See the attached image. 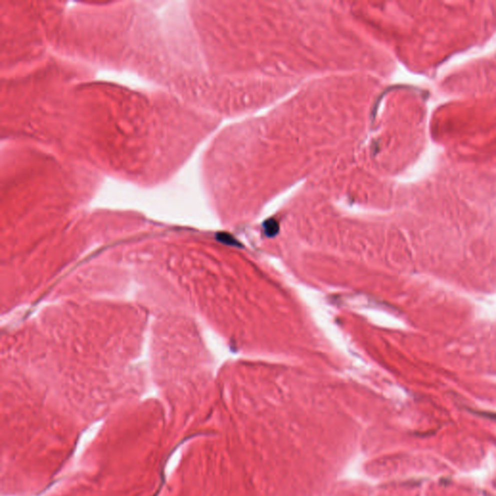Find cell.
<instances>
[{
    "label": "cell",
    "mask_w": 496,
    "mask_h": 496,
    "mask_svg": "<svg viewBox=\"0 0 496 496\" xmlns=\"http://www.w3.org/2000/svg\"><path fill=\"white\" fill-rule=\"evenodd\" d=\"M218 240L224 242L226 244H230V245H240L241 244L239 241H236L231 235L224 234V233L218 235Z\"/></svg>",
    "instance_id": "obj_2"
},
{
    "label": "cell",
    "mask_w": 496,
    "mask_h": 496,
    "mask_svg": "<svg viewBox=\"0 0 496 496\" xmlns=\"http://www.w3.org/2000/svg\"><path fill=\"white\" fill-rule=\"evenodd\" d=\"M265 231H266V234L269 236V237H274L278 231H279V225L277 223L276 220L274 219H269L265 222Z\"/></svg>",
    "instance_id": "obj_1"
}]
</instances>
